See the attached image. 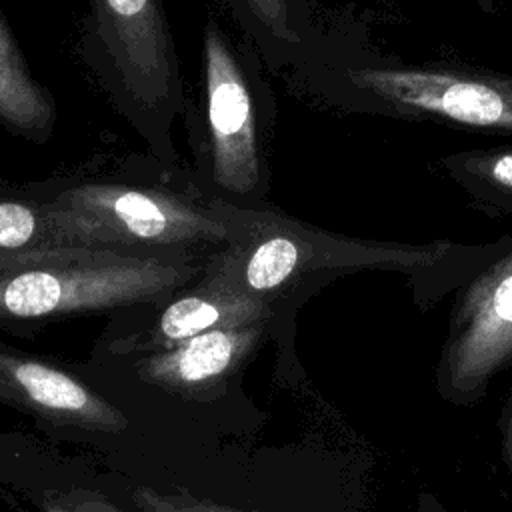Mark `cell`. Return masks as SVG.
Returning <instances> with one entry per match:
<instances>
[{
	"label": "cell",
	"instance_id": "cell-1",
	"mask_svg": "<svg viewBox=\"0 0 512 512\" xmlns=\"http://www.w3.org/2000/svg\"><path fill=\"white\" fill-rule=\"evenodd\" d=\"M208 204L224 220L228 238L202 284L264 300L304 280L376 270L406 276L416 308L428 312L512 244V234L484 244L366 240L322 230L272 208L222 198H208Z\"/></svg>",
	"mask_w": 512,
	"mask_h": 512
},
{
	"label": "cell",
	"instance_id": "cell-2",
	"mask_svg": "<svg viewBox=\"0 0 512 512\" xmlns=\"http://www.w3.org/2000/svg\"><path fill=\"white\" fill-rule=\"evenodd\" d=\"M290 78L310 98L346 114L512 138V74L452 60H406L352 28L318 32Z\"/></svg>",
	"mask_w": 512,
	"mask_h": 512
},
{
	"label": "cell",
	"instance_id": "cell-3",
	"mask_svg": "<svg viewBox=\"0 0 512 512\" xmlns=\"http://www.w3.org/2000/svg\"><path fill=\"white\" fill-rule=\"evenodd\" d=\"M80 54L150 152L174 162L188 96L164 0H88Z\"/></svg>",
	"mask_w": 512,
	"mask_h": 512
},
{
	"label": "cell",
	"instance_id": "cell-4",
	"mask_svg": "<svg viewBox=\"0 0 512 512\" xmlns=\"http://www.w3.org/2000/svg\"><path fill=\"white\" fill-rule=\"evenodd\" d=\"M258 50L238 44L208 16L202 30V108L186 98L184 124L192 150L220 192L214 198H250L266 182V140L276 100L262 74Z\"/></svg>",
	"mask_w": 512,
	"mask_h": 512
},
{
	"label": "cell",
	"instance_id": "cell-5",
	"mask_svg": "<svg viewBox=\"0 0 512 512\" xmlns=\"http://www.w3.org/2000/svg\"><path fill=\"white\" fill-rule=\"evenodd\" d=\"M56 230L72 244L114 250L224 244L228 228L208 200L116 184L82 182L44 198Z\"/></svg>",
	"mask_w": 512,
	"mask_h": 512
},
{
	"label": "cell",
	"instance_id": "cell-6",
	"mask_svg": "<svg viewBox=\"0 0 512 512\" xmlns=\"http://www.w3.org/2000/svg\"><path fill=\"white\" fill-rule=\"evenodd\" d=\"M194 268L154 256L94 250L80 258L0 274V320H36L148 302Z\"/></svg>",
	"mask_w": 512,
	"mask_h": 512
},
{
	"label": "cell",
	"instance_id": "cell-7",
	"mask_svg": "<svg viewBox=\"0 0 512 512\" xmlns=\"http://www.w3.org/2000/svg\"><path fill=\"white\" fill-rule=\"evenodd\" d=\"M434 390L450 406L472 408L512 368V244L456 292Z\"/></svg>",
	"mask_w": 512,
	"mask_h": 512
},
{
	"label": "cell",
	"instance_id": "cell-8",
	"mask_svg": "<svg viewBox=\"0 0 512 512\" xmlns=\"http://www.w3.org/2000/svg\"><path fill=\"white\" fill-rule=\"evenodd\" d=\"M0 400L60 426L122 432L128 418L76 376L0 346Z\"/></svg>",
	"mask_w": 512,
	"mask_h": 512
},
{
	"label": "cell",
	"instance_id": "cell-9",
	"mask_svg": "<svg viewBox=\"0 0 512 512\" xmlns=\"http://www.w3.org/2000/svg\"><path fill=\"white\" fill-rule=\"evenodd\" d=\"M266 334V320L206 330L136 364L140 380L182 398L216 392Z\"/></svg>",
	"mask_w": 512,
	"mask_h": 512
},
{
	"label": "cell",
	"instance_id": "cell-10",
	"mask_svg": "<svg viewBox=\"0 0 512 512\" xmlns=\"http://www.w3.org/2000/svg\"><path fill=\"white\" fill-rule=\"evenodd\" d=\"M270 302L238 292H228L210 286H198L194 292L172 302L156 326L132 340H124L120 350L162 352L206 330L246 326L258 320H268Z\"/></svg>",
	"mask_w": 512,
	"mask_h": 512
},
{
	"label": "cell",
	"instance_id": "cell-11",
	"mask_svg": "<svg viewBox=\"0 0 512 512\" xmlns=\"http://www.w3.org/2000/svg\"><path fill=\"white\" fill-rule=\"evenodd\" d=\"M272 72L296 70L318 30L312 0H220Z\"/></svg>",
	"mask_w": 512,
	"mask_h": 512
},
{
	"label": "cell",
	"instance_id": "cell-12",
	"mask_svg": "<svg viewBox=\"0 0 512 512\" xmlns=\"http://www.w3.org/2000/svg\"><path fill=\"white\" fill-rule=\"evenodd\" d=\"M58 108L52 92L40 84L0 10V126L34 144L54 134Z\"/></svg>",
	"mask_w": 512,
	"mask_h": 512
},
{
	"label": "cell",
	"instance_id": "cell-13",
	"mask_svg": "<svg viewBox=\"0 0 512 512\" xmlns=\"http://www.w3.org/2000/svg\"><path fill=\"white\" fill-rule=\"evenodd\" d=\"M94 250L68 242L56 230L44 198L0 196V274L80 258Z\"/></svg>",
	"mask_w": 512,
	"mask_h": 512
},
{
	"label": "cell",
	"instance_id": "cell-14",
	"mask_svg": "<svg viewBox=\"0 0 512 512\" xmlns=\"http://www.w3.org/2000/svg\"><path fill=\"white\" fill-rule=\"evenodd\" d=\"M430 168L456 184L472 210L488 218L512 214V144L450 152L434 158Z\"/></svg>",
	"mask_w": 512,
	"mask_h": 512
},
{
	"label": "cell",
	"instance_id": "cell-15",
	"mask_svg": "<svg viewBox=\"0 0 512 512\" xmlns=\"http://www.w3.org/2000/svg\"><path fill=\"white\" fill-rule=\"evenodd\" d=\"M132 500L142 512H244L208 498H196L182 492L164 494L146 486H138L132 492Z\"/></svg>",
	"mask_w": 512,
	"mask_h": 512
},
{
	"label": "cell",
	"instance_id": "cell-16",
	"mask_svg": "<svg viewBox=\"0 0 512 512\" xmlns=\"http://www.w3.org/2000/svg\"><path fill=\"white\" fill-rule=\"evenodd\" d=\"M496 428H498V436H500V454H502V462L508 470V474L512 476V388L508 390L498 420H496Z\"/></svg>",
	"mask_w": 512,
	"mask_h": 512
},
{
	"label": "cell",
	"instance_id": "cell-17",
	"mask_svg": "<svg viewBox=\"0 0 512 512\" xmlns=\"http://www.w3.org/2000/svg\"><path fill=\"white\" fill-rule=\"evenodd\" d=\"M64 498L82 512H124L118 506H114L110 500L96 494H88V492H72V494H64Z\"/></svg>",
	"mask_w": 512,
	"mask_h": 512
},
{
	"label": "cell",
	"instance_id": "cell-18",
	"mask_svg": "<svg viewBox=\"0 0 512 512\" xmlns=\"http://www.w3.org/2000/svg\"><path fill=\"white\" fill-rule=\"evenodd\" d=\"M416 512H452V510H448V508L438 500L436 494H432V492H428V490H422V492H418V496H416Z\"/></svg>",
	"mask_w": 512,
	"mask_h": 512
},
{
	"label": "cell",
	"instance_id": "cell-19",
	"mask_svg": "<svg viewBox=\"0 0 512 512\" xmlns=\"http://www.w3.org/2000/svg\"><path fill=\"white\" fill-rule=\"evenodd\" d=\"M504 2H512V0H504Z\"/></svg>",
	"mask_w": 512,
	"mask_h": 512
}]
</instances>
